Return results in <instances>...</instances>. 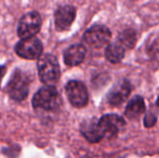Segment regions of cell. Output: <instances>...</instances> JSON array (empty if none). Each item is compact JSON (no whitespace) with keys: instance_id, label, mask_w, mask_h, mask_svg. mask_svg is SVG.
<instances>
[{"instance_id":"cell-1","label":"cell","mask_w":159,"mask_h":158,"mask_svg":"<svg viewBox=\"0 0 159 158\" xmlns=\"http://www.w3.org/2000/svg\"><path fill=\"white\" fill-rule=\"evenodd\" d=\"M38 74L43 84L52 86L60 78V65L57 59L52 54H42L38 60Z\"/></svg>"},{"instance_id":"cell-2","label":"cell","mask_w":159,"mask_h":158,"mask_svg":"<svg viewBox=\"0 0 159 158\" xmlns=\"http://www.w3.org/2000/svg\"><path fill=\"white\" fill-rule=\"evenodd\" d=\"M61 104V99L57 90L53 86L41 88L33 97V105L35 108L44 111L57 110Z\"/></svg>"},{"instance_id":"cell-3","label":"cell","mask_w":159,"mask_h":158,"mask_svg":"<svg viewBox=\"0 0 159 158\" xmlns=\"http://www.w3.org/2000/svg\"><path fill=\"white\" fill-rule=\"evenodd\" d=\"M7 92L14 101H23L28 94V78L23 72L16 70L13 73L8 86Z\"/></svg>"},{"instance_id":"cell-4","label":"cell","mask_w":159,"mask_h":158,"mask_svg":"<svg viewBox=\"0 0 159 158\" xmlns=\"http://www.w3.org/2000/svg\"><path fill=\"white\" fill-rule=\"evenodd\" d=\"M98 128L102 132L103 138L111 139L116 137L126 126V121L121 116L116 114H107L98 120Z\"/></svg>"},{"instance_id":"cell-5","label":"cell","mask_w":159,"mask_h":158,"mask_svg":"<svg viewBox=\"0 0 159 158\" xmlns=\"http://www.w3.org/2000/svg\"><path fill=\"white\" fill-rule=\"evenodd\" d=\"M41 27V17L37 12H30L23 15L17 26V35L20 38L25 39L34 37Z\"/></svg>"},{"instance_id":"cell-6","label":"cell","mask_w":159,"mask_h":158,"mask_svg":"<svg viewBox=\"0 0 159 158\" xmlns=\"http://www.w3.org/2000/svg\"><path fill=\"white\" fill-rule=\"evenodd\" d=\"M68 101L75 107H84L88 104L89 95L87 88L81 81L71 80L65 87Z\"/></svg>"},{"instance_id":"cell-7","label":"cell","mask_w":159,"mask_h":158,"mask_svg":"<svg viewBox=\"0 0 159 158\" xmlns=\"http://www.w3.org/2000/svg\"><path fill=\"white\" fill-rule=\"evenodd\" d=\"M111 33L106 26L94 25L84 35V41L92 48H102L111 40Z\"/></svg>"},{"instance_id":"cell-8","label":"cell","mask_w":159,"mask_h":158,"mask_svg":"<svg viewBox=\"0 0 159 158\" xmlns=\"http://www.w3.org/2000/svg\"><path fill=\"white\" fill-rule=\"evenodd\" d=\"M15 52L19 56L27 60H35L42 53V44L38 38L30 37L17 42L15 46Z\"/></svg>"},{"instance_id":"cell-9","label":"cell","mask_w":159,"mask_h":158,"mask_svg":"<svg viewBox=\"0 0 159 158\" xmlns=\"http://www.w3.org/2000/svg\"><path fill=\"white\" fill-rule=\"evenodd\" d=\"M132 91V86L129 80L120 79L114 84L111 90L107 93V102L111 106H120L124 104Z\"/></svg>"},{"instance_id":"cell-10","label":"cell","mask_w":159,"mask_h":158,"mask_svg":"<svg viewBox=\"0 0 159 158\" xmlns=\"http://www.w3.org/2000/svg\"><path fill=\"white\" fill-rule=\"evenodd\" d=\"M76 16V10L71 6L61 7L55 12V27L57 30H66L70 27Z\"/></svg>"},{"instance_id":"cell-11","label":"cell","mask_w":159,"mask_h":158,"mask_svg":"<svg viewBox=\"0 0 159 158\" xmlns=\"http://www.w3.org/2000/svg\"><path fill=\"white\" fill-rule=\"evenodd\" d=\"M86 48L82 44H73L64 53V62L68 66H77L86 57Z\"/></svg>"},{"instance_id":"cell-12","label":"cell","mask_w":159,"mask_h":158,"mask_svg":"<svg viewBox=\"0 0 159 158\" xmlns=\"http://www.w3.org/2000/svg\"><path fill=\"white\" fill-rule=\"evenodd\" d=\"M80 131H81L82 135L91 143H96L103 139L102 132L98 128V120L95 118L88 119L82 122L81 127H80Z\"/></svg>"},{"instance_id":"cell-13","label":"cell","mask_w":159,"mask_h":158,"mask_svg":"<svg viewBox=\"0 0 159 158\" xmlns=\"http://www.w3.org/2000/svg\"><path fill=\"white\" fill-rule=\"evenodd\" d=\"M145 113V102L144 99L140 95H136L127 104V107L125 110V116L128 119H138Z\"/></svg>"},{"instance_id":"cell-14","label":"cell","mask_w":159,"mask_h":158,"mask_svg":"<svg viewBox=\"0 0 159 158\" xmlns=\"http://www.w3.org/2000/svg\"><path fill=\"white\" fill-rule=\"evenodd\" d=\"M125 53H126V49L121 46L118 41L111 43L106 47L105 50V57L108 62L113 64L119 63L122 61L125 57Z\"/></svg>"},{"instance_id":"cell-15","label":"cell","mask_w":159,"mask_h":158,"mask_svg":"<svg viewBox=\"0 0 159 158\" xmlns=\"http://www.w3.org/2000/svg\"><path fill=\"white\" fill-rule=\"evenodd\" d=\"M117 41L124 47L125 49H132L135 46L136 42V35L135 32L132 29H125L119 35Z\"/></svg>"},{"instance_id":"cell-16","label":"cell","mask_w":159,"mask_h":158,"mask_svg":"<svg viewBox=\"0 0 159 158\" xmlns=\"http://www.w3.org/2000/svg\"><path fill=\"white\" fill-rule=\"evenodd\" d=\"M156 121H157V117H156L155 114H153V113H148V114L145 115L144 126L146 127V128H151V127L155 126Z\"/></svg>"},{"instance_id":"cell-17","label":"cell","mask_w":159,"mask_h":158,"mask_svg":"<svg viewBox=\"0 0 159 158\" xmlns=\"http://www.w3.org/2000/svg\"><path fill=\"white\" fill-rule=\"evenodd\" d=\"M3 74H4V67L0 66V82H1V78H2V76H3Z\"/></svg>"},{"instance_id":"cell-18","label":"cell","mask_w":159,"mask_h":158,"mask_svg":"<svg viewBox=\"0 0 159 158\" xmlns=\"http://www.w3.org/2000/svg\"><path fill=\"white\" fill-rule=\"evenodd\" d=\"M157 106L159 107V97H158V100H157Z\"/></svg>"}]
</instances>
